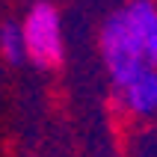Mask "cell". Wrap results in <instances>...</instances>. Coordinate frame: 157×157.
Masks as SVG:
<instances>
[{"instance_id":"277c9868","label":"cell","mask_w":157,"mask_h":157,"mask_svg":"<svg viewBox=\"0 0 157 157\" xmlns=\"http://www.w3.org/2000/svg\"><path fill=\"white\" fill-rule=\"evenodd\" d=\"M0 56L12 65L24 62V36H21V24L15 21H3L0 24Z\"/></svg>"},{"instance_id":"6da1fadb","label":"cell","mask_w":157,"mask_h":157,"mask_svg":"<svg viewBox=\"0 0 157 157\" xmlns=\"http://www.w3.org/2000/svg\"><path fill=\"white\" fill-rule=\"evenodd\" d=\"M98 51L113 86L157 65V0H128L113 9L101 24Z\"/></svg>"},{"instance_id":"7a4b0ae2","label":"cell","mask_w":157,"mask_h":157,"mask_svg":"<svg viewBox=\"0 0 157 157\" xmlns=\"http://www.w3.org/2000/svg\"><path fill=\"white\" fill-rule=\"evenodd\" d=\"M24 36V59L39 68H56L65 56L62 15L53 3H33L21 21Z\"/></svg>"},{"instance_id":"3957f363","label":"cell","mask_w":157,"mask_h":157,"mask_svg":"<svg viewBox=\"0 0 157 157\" xmlns=\"http://www.w3.org/2000/svg\"><path fill=\"white\" fill-rule=\"evenodd\" d=\"M116 104L124 116L136 122H154L157 119V65L131 74L128 80L116 83Z\"/></svg>"}]
</instances>
